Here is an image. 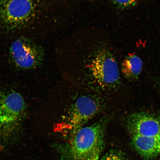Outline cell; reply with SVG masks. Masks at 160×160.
I'll return each mask as SVG.
<instances>
[{"label": "cell", "mask_w": 160, "mask_h": 160, "mask_svg": "<svg viewBox=\"0 0 160 160\" xmlns=\"http://www.w3.org/2000/svg\"><path fill=\"white\" fill-rule=\"evenodd\" d=\"M132 136L134 147L142 157L151 159L157 157L160 153V135L149 137Z\"/></svg>", "instance_id": "cell-7"}, {"label": "cell", "mask_w": 160, "mask_h": 160, "mask_svg": "<svg viewBox=\"0 0 160 160\" xmlns=\"http://www.w3.org/2000/svg\"><path fill=\"white\" fill-rule=\"evenodd\" d=\"M36 8L35 0H0V24L8 29H21L32 21Z\"/></svg>", "instance_id": "cell-4"}, {"label": "cell", "mask_w": 160, "mask_h": 160, "mask_svg": "<svg viewBox=\"0 0 160 160\" xmlns=\"http://www.w3.org/2000/svg\"><path fill=\"white\" fill-rule=\"evenodd\" d=\"M100 160H125L122 156L116 152H109L103 156Z\"/></svg>", "instance_id": "cell-10"}, {"label": "cell", "mask_w": 160, "mask_h": 160, "mask_svg": "<svg viewBox=\"0 0 160 160\" xmlns=\"http://www.w3.org/2000/svg\"><path fill=\"white\" fill-rule=\"evenodd\" d=\"M143 67V62L137 55H130L123 60L121 71L124 77L130 81L138 78Z\"/></svg>", "instance_id": "cell-8"}, {"label": "cell", "mask_w": 160, "mask_h": 160, "mask_svg": "<svg viewBox=\"0 0 160 160\" xmlns=\"http://www.w3.org/2000/svg\"></svg>", "instance_id": "cell-11"}, {"label": "cell", "mask_w": 160, "mask_h": 160, "mask_svg": "<svg viewBox=\"0 0 160 160\" xmlns=\"http://www.w3.org/2000/svg\"><path fill=\"white\" fill-rule=\"evenodd\" d=\"M22 96L13 90H0V143L8 144L19 132L27 114Z\"/></svg>", "instance_id": "cell-2"}, {"label": "cell", "mask_w": 160, "mask_h": 160, "mask_svg": "<svg viewBox=\"0 0 160 160\" xmlns=\"http://www.w3.org/2000/svg\"><path fill=\"white\" fill-rule=\"evenodd\" d=\"M55 57L63 79L97 93L108 102L111 94L121 87L117 59L104 43L75 51L60 52Z\"/></svg>", "instance_id": "cell-1"}, {"label": "cell", "mask_w": 160, "mask_h": 160, "mask_svg": "<svg viewBox=\"0 0 160 160\" xmlns=\"http://www.w3.org/2000/svg\"><path fill=\"white\" fill-rule=\"evenodd\" d=\"M104 141V125L97 122L74 134L71 141L73 160H100Z\"/></svg>", "instance_id": "cell-3"}, {"label": "cell", "mask_w": 160, "mask_h": 160, "mask_svg": "<svg viewBox=\"0 0 160 160\" xmlns=\"http://www.w3.org/2000/svg\"><path fill=\"white\" fill-rule=\"evenodd\" d=\"M128 129L132 135L155 136L160 135V118L147 112L131 114L127 119Z\"/></svg>", "instance_id": "cell-6"}, {"label": "cell", "mask_w": 160, "mask_h": 160, "mask_svg": "<svg viewBox=\"0 0 160 160\" xmlns=\"http://www.w3.org/2000/svg\"><path fill=\"white\" fill-rule=\"evenodd\" d=\"M111 1L118 8L125 9L134 7L139 0H111Z\"/></svg>", "instance_id": "cell-9"}, {"label": "cell", "mask_w": 160, "mask_h": 160, "mask_svg": "<svg viewBox=\"0 0 160 160\" xmlns=\"http://www.w3.org/2000/svg\"><path fill=\"white\" fill-rule=\"evenodd\" d=\"M10 58L18 69H35L41 65L44 58V52L41 47L26 38L16 40L9 49Z\"/></svg>", "instance_id": "cell-5"}]
</instances>
